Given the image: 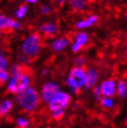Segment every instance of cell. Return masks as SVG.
Listing matches in <instances>:
<instances>
[{"label":"cell","instance_id":"cell-15","mask_svg":"<svg viewBox=\"0 0 127 128\" xmlns=\"http://www.w3.org/2000/svg\"><path fill=\"white\" fill-rule=\"evenodd\" d=\"M98 16L96 15H91L88 18H86L84 20H82L76 23V28L77 29H84V28H88L94 25L96 22H98Z\"/></svg>","mask_w":127,"mask_h":128},{"label":"cell","instance_id":"cell-3","mask_svg":"<svg viewBox=\"0 0 127 128\" xmlns=\"http://www.w3.org/2000/svg\"><path fill=\"white\" fill-rule=\"evenodd\" d=\"M42 46H43V39L41 34L38 32H34L23 41L22 46V52L31 60V58H34L37 57Z\"/></svg>","mask_w":127,"mask_h":128},{"label":"cell","instance_id":"cell-4","mask_svg":"<svg viewBox=\"0 0 127 128\" xmlns=\"http://www.w3.org/2000/svg\"><path fill=\"white\" fill-rule=\"evenodd\" d=\"M86 79V69L84 67L74 66L70 69L67 78V84L74 93H79L84 87Z\"/></svg>","mask_w":127,"mask_h":128},{"label":"cell","instance_id":"cell-2","mask_svg":"<svg viewBox=\"0 0 127 128\" xmlns=\"http://www.w3.org/2000/svg\"><path fill=\"white\" fill-rule=\"evenodd\" d=\"M72 98L68 93L58 91L54 98L48 103V108L50 110L51 118L55 121H60L63 118L65 110L70 105Z\"/></svg>","mask_w":127,"mask_h":128},{"label":"cell","instance_id":"cell-22","mask_svg":"<svg viewBox=\"0 0 127 128\" xmlns=\"http://www.w3.org/2000/svg\"><path fill=\"white\" fill-rule=\"evenodd\" d=\"M26 12H27V8H26V6H24V5H22V6H20V8L17 10L16 11V18H18V19H22L23 17L25 16Z\"/></svg>","mask_w":127,"mask_h":128},{"label":"cell","instance_id":"cell-6","mask_svg":"<svg viewBox=\"0 0 127 128\" xmlns=\"http://www.w3.org/2000/svg\"><path fill=\"white\" fill-rule=\"evenodd\" d=\"M22 25L19 22L10 19L5 15H0V32L4 34H10L14 30H19Z\"/></svg>","mask_w":127,"mask_h":128},{"label":"cell","instance_id":"cell-29","mask_svg":"<svg viewBox=\"0 0 127 128\" xmlns=\"http://www.w3.org/2000/svg\"><path fill=\"white\" fill-rule=\"evenodd\" d=\"M101 1H107V0H101Z\"/></svg>","mask_w":127,"mask_h":128},{"label":"cell","instance_id":"cell-11","mask_svg":"<svg viewBox=\"0 0 127 128\" xmlns=\"http://www.w3.org/2000/svg\"><path fill=\"white\" fill-rule=\"evenodd\" d=\"M98 78V74L96 70L95 69H88L86 70V84L84 88L86 89H91L95 86Z\"/></svg>","mask_w":127,"mask_h":128},{"label":"cell","instance_id":"cell-10","mask_svg":"<svg viewBox=\"0 0 127 128\" xmlns=\"http://www.w3.org/2000/svg\"><path fill=\"white\" fill-rule=\"evenodd\" d=\"M40 32L44 37H53L58 32V25L55 22H46L40 26Z\"/></svg>","mask_w":127,"mask_h":128},{"label":"cell","instance_id":"cell-17","mask_svg":"<svg viewBox=\"0 0 127 128\" xmlns=\"http://www.w3.org/2000/svg\"><path fill=\"white\" fill-rule=\"evenodd\" d=\"M116 93L122 98L127 96V83L124 80H119L116 86Z\"/></svg>","mask_w":127,"mask_h":128},{"label":"cell","instance_id":"cell-28","mask_svg":"<svg viewBox=\"0 0 127 128\" xmlns=\"http://www.w3.org/2000/svg\"><path fill=\"white\" fill-rule=\"evenodd\" d=\"M125 124H126V125H127V119H126V122H125Z\"/></svg>","mask_w":127,"mask_h":128},{"label":"cell","instance_id":"cell-14","mask_svg":"<svg viewBox=\"0 0 127 128\" xmlns=\"http://www.w3.org/2000/svg\"><path fill=\"white\" fill-rule=\"evenodd\" d=\"M69 6L75 12H82L87 8L86 0H69Z\"/></svg>","mask_w":127,"mask_h":128},{"label":"cell","instance_id":"cell-26","mask_svg":"<svg viewBox=\"0 0 127 128\" xmlns=\"http://www.w3.org/2000/svg\"><path fill=\"white\" fill-rule=\"evenodd\" d=\"M68 1H69V0H58V5H60V6H62L64 4L67 3Z\"/></svg>","mask_w":127,"mask_h":128},{"label":"cell","instance_id":"cell-21","mask_svg":"<svg viewBox=\"0 0 127 128\" xmlns=\"http://www.w3.org/2000/svg\"><path fill=\"white\" fill-rule=\"evenodd\" d=\"M10 79V74L6 70H0V86H4Z\"/></svg>","mask_w":127,"mask_h":128},{"label":"cell","instance_id":"cell-5","mask_svg":"<svg viewBox=\"0 0 127 128\" xmlns=\"http://www.w3.org/2000/svg\"><path fill=\"white\" fill-rule=\"evenodd\" d=\"M31 75L25 74H14L8 81V91L11 94H18L24 90L26 87L30 86L31 84Z\"/></svg>","mask_w":127,"mask_h":128},{"label":"cell","instance_id":"cell-7","mask_svg":"<svg viewBox=\"0 0 127 128\" xmlns=\"http://www.w3.org/2000/svg\"><path fill=\"white\" fill-rule=\"evenodd\" d=\"M58 91H60V87L56 83H53V82L46 83L42 87L41 98L46 103H49Z\"/></svg>","mask_w":127,"mask_h":128},{"label":"cell","instance_id":"cell-19","mask_svg":"<svg viewBox=\"0 0 127 128\" xmlns=\"http://www.w3.org/2000/svg\"><path fill=\"white\" fill-rule=\"evenodd\" d=\"M16 124L18 128H28L30 124V121L24 117H19L16 121Z\"/></svg>","mask_w":127,"mask_h":128},{"label":"cell","instance_id":"cell-25","mask_svg":"<svg viewBox=\"0 0 127 128\" xmlns=\"http://www.w3.org/2000/svg\"><path fill=\"white\" fill-rule=\"evenodd\" d=\"M50 11H51L50 6H42L41 12L43 13V14H44V15H48V14L50 13Z\"/></svg>","mask_w":127,"mask_h":128},{"label":"cell","instance_id":"cell-13","mask_svg":"<svg viewBox=\"0 0 127 128\" xmlns=\"http://www.w3.org/2000/svg\"><path fill=\"white\" fill-rule=\"evenodd\" d=\"M10 74L11 75L14 74H25L32 75V70L30 67H28L26 64L20 63V64H14L11 69H10Z\"/></svg>","mask_w":127,"mask_h":128},{"label":"cell","instance_id":"cell-24","mask_svg":"<svg viewBox=\"0 0 127 128\" xmlns=\"http://www.w3.org/2000/svg\"><path fill=\"white\" fill-rule=\"evenodd\" d=\"M8 66V60L3 55H0V70H6Z\"/></svg>","mask_w":127,"mask_h":128},{"label":"cell","instance_id":"cell-27","mask_svg":"<svg viewBox=\"0 0 127 128\" xmlns=\"http://www.w3.org/2000/svg\"><path fill=\"white\" fill-rule=\"evenodd\" d=\"M27 3H31V4H34V3H36L38 0H25Z\"/></svg>","mask_w":127,"mask_h":128},{"label":"cell","instance_id":"cell-8","mask_svg":"<svg viewBox=\"0 0 127 128\" xmlns=\"http://www.w3.org/2000/svg\"><path fill=\"white\" fill-rule=\"evenodd\" d=\"M116 82L113 79H107L99 86L102 96L107 98H112L116 94Z\"/></svg>","mask_w":127,"mask_h":128},{"label":"cell","instance_id":"cell-1","mask_svg":"<svg viewBox=\"0 0 127 128\" xmlns=\"http://www.w3.org/2000/svg\"><path fill=\"white\" fill-rule=\"evenodd\" d=\"M16 100L20 109L24 112H31L37 109L41 102V96L34 87L28 86L17 94Z\"/></svg>","mask_w":127,"mask_h":128},{"label":"cell","instance_id":"cell-30","mask_svg":"<svg viewBox=\"0 0 127 128\" xmlns=\"http://www.w3.org/2000/svg\"><path fill=\"white\" fill-rule=\"evenodd\" d=\"M126 19H127V12H126Z\"/></svg>","mask_w":127,"mask_h":128},{"label":"cell","instance_id":"cell-20","mask_svg":"<svg viewBox=\"0 0 127 128\" xmlns=\"http://www.w3.org/2000/svg\"><path fill=\"white\" fill-rule=\"evenodd\" d=\"M86 62H87V58H86V57L84 56V55L78 56V57H76L75 60H74L75 66H78V67H84Z\"/></svg>","mask_w":127,"mask_h":128},{"label":"cell","instance_id":"cell-12","mask_svg":"<svg viewBox=\"0 0 127 128\" xmlns=\"http://www.w3.org/2000/svg\"><path fill=\"white\" fill-rule=\"evenodd\" d=\"M70 44V40L65 37H61V38H58L56 40L52 42L51 44V48L57 52H60L62 50H64L65 48L69 46Z\"/></svg>","mask_w":127,"mask_h":128},{"label":"cell","instance_id":"cell-18","mask_svg":"<svg viewBox=\"0 0 127 128\" xmlns=\"http://www.w3.org/2000/svg\"><path fill=\"white\" fill-rule=\"evenodd\" d=\"M99 102H100L101 107H103L104 109H111L114 105L113 99L111 98H107V96H103Z\"/></svg>","mask_w":127,"mask_h":128},{"label":"cell","instance_id":"cell-16","mask_svg":"<svg viewBox=\"0 0 127 128\" xmlns=\"http://www.w3.org/2000/svg\"><path fill=\"white\" fill-rule=\"evenodd\" d=\"M13 108V103L10 99H5L0 102V118L8 114Z\"/></svg>","mask_w":127,"mask_h":128},{"label":"cell","instance_id":"cell-9","mask_svg":"<svg viewBox=\"0 0 127 128\" xmlns=\"http://www.w3.org/2000/svg\"><path fill=\"white\" fill-rule=\"evenodd\" d=\"M88 40H89V36L86 32H77L76 34H75V39H74L72 46V50L74 53L82 50L86 46V44L88 43Z\"/></svg>","mask_w":127,"mask_h":128},{"label":"cell","instance_id":"cell-23","mask_svg":"<svg viewBox=\"0 0 127 128\" xmlns=\"http://www.w3.org/2000/svg\"><path fill=\"white\" fill-rule=\"evenodd\" d=\"M93 95L95 96V98L98 100V101H100V99L103 98L101 94V91H100V87L99 86H94L93 87Z\"/></svg>","mask_w":127,"mask_h":128},{"label":"cell","instance_id":"cell-31","mask_svg":"<svg viewBox=\"0 0 127 128\" xmlns=\"http://www.w3.org/2000/svg\"><path fill=\"white\" fill-rule=\"evenodd\" d=\"M1 34H2V32H0V35H1Z\"/></svg>","mask_w":127,"mask_h":128}]
</instances>
